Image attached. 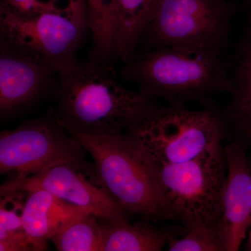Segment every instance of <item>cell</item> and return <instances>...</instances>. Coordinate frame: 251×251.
I'll return each instance as SVG.
<instances>
[{
    "label": "cell",
    "mask_w": 251,
    "mask_h": 251,
    "mask_svg": "<svg viewBox=\"0 0 251 251\" xmlns=\"http://www.w3.org/2000/svg\"><path fill=\"white\" fill-rule=\"evenodd\" d=\"M112 69L91 59L58 74L54 115L63 126L92 135L124 134L156 105L119 83Z\"/></svg>",
    "instance_id": "obj_1"
},
{
    "label": "cell",
    "mask_w": 251,
    "mask_h": 251,
    "mask_svg": "<svg viewBox=\"0 0 251 251\" xmlns=\"http://www.w3.org/2000/svg\"><path fill=\"white\" fill-rule=\"evenodd\" d=\"M226 50L159 47L135 51L124 62L122 75L134 82L145 97L170 105L197 102L214 106L213 97L230 94V68Z\"/></svg>",
    "instance_id": "obj_2"
},
{
    "label": "cell",
    "mask_w": 251,
    "mask_h": 251,
    "mask_svg": "<svg viewBox=\"0 0 251 251\" xmlns=\"http://www.w3.org/2000/svg\"><path fill=\"white\" fill-rule=\"evenodd\" d=\"M151 164H177L222 146L228 136L222 110L214 106L188 110L155 105L125 133Z\"/></svg>",
    "instance_id": "obj_3"
},
{
    "label": "cell",
    "mask_w": 251,
    "mask_h": 251,
    "mask_svg": "<svg viewBox=\"0 0 251 251\" xmlns=\"http://www.w3.org/2000/svg\"><path fill=\"white\" fill-rule=\"evenodd\" d=\"M148 163L165 219L179 221L186 229L216 226L227 176L223 146L184 163L166 166Z\"/></svg>",
    "instance_id": "obj_4"
},
{
    "label": "cell",
    "mask_w": 251,
    "mask_h": 251,
    "mask_svg": "<svg viewBox=\"0 0 251 251\" xmlns=\"http://www.w3.org/2000/svg\"><path fill=\"white\" fill-rule=\"evenodd\" d=\"M64 128L93 158L102 186L126 214L166 220L151 168L125 133L92 135Z\"/></svg>",
    "instance_id": "obj_5"
},
{
    "label": "cell",
    "mask_w": 251,
    "mask_h": 251,
    "mask_svg": "<svg viewBox=\"0 0 251 251\" xmlns=\"http://www.w3.org/2000/svg\"><path fill=\"white\" fill-rule=\"evenodd\" d=\"M234 14L229 0H158L139 44L143 43L145 50L159 47L226 50Z\"/></svg>",
    "instance_id": "obj_6"
},
{
    "label": "cell",
    "mask_w": 251,
    "mask_h": 251,
    "mask_svg": "<svg viewBox=\"0 0 251 251\" xmlns=\"http://www.w3.org/2000/svg\"><path fill=\"white\" fill-rule=\"evenodd\" d=\"M87 24L57 13L27 15L0 6V46L24 54L57 74L79 62Z\"/></svg>",
    "instance_id": "obj_7"
},
{
    "label": "cell",
    "mask_w": 251,
    "mask_h": 251,
    "mask_svg": "<svg viewBox=\"0 0 251 251\" xmlns=\"http://www.w3.org/2000/svg\"><path fill=\"white\" fill-rule=\"evenodd\" d=\"M87 152L53 114L1 132L0 172L25 179L57 163L85 159Z\"/></svg>",
    "instance_id": "obj_8"
},
{
    "label": "cell",
    "mask_w": 251,
    "mask_h": 251,
    "mask_svg": "<svg viewBox=\"0 0 251 251\" xmlns=\"http://www.w3.org/2000/svg\"><path fill=\"white\" fill-rule=\"evenodd\" d=\"M42 189L64 202L115 223L128 222L126 213L99 179L94 163L85 159L63 162L25 179L10 178L0 192Z\"/></svg>",
    "instance_id": "obj_9"
},
{
    "label": "cell",
    "mask_w": 251,
    "mask_h": 251,
    "mask_svg": "<svg viewBox=\"0 0 251 251\" xmlns=\"http://www.w3.org/2000/svg\"><path fill=\"white\" fill-rule=\"evenodd\" d=\"M245 142L234 139L224 148L227 176L222 210L216 224L226 251L240 250L251 226V168Z\"/></svg>",
    "instance_id": "obj_10"
},
{
    "label": "cell",
    "mask_w": 251,
    "mask_h": 251,
    "mask_svg": "<svg viewBox=\"0 0 251 251\" xmlns=\"http://www.w3.org/2000/svg\"><path fill=\"white\" fill-rule=\"evenodd\" d=\"M58 74L50 68L0 46V115L14 117L50 92H55Z\"/></svg>",
    "instance_id": "obj_11"
},
{
    "label": "cell",
    "mask_w": 251,
    "mask_h": 251,
    "mask_svg": "<svg viewBox=\"0 0 251 251\" xmlns=\"http://www.w3.org/2000/svg\"><path fill=\"white\" fill-rule=\"evenodd\" d=\"M23 212V228L31 251H46L48 242L72 219L90 212L64 202L42 189L27 191Z\"/></svg>",
    "instance_id": "obj_12"
},
{
    "label": "cell",
    "mask_w": 251,
    "mask_h": 251,
    "mask_svg": "<svg viewBox=\"0 0 251 251\" xmlns=\"http://www.w3.org/2000/svg\"><path fill=\"white\" fill-rule=\"evenodd\" d=\"M230 69L232 97L222 110L228 135L251 147V32L242 40Z\"/></svg>",
    "instance_id": "obj_13"
},
{
    "label": "cell",
    "mask_w": 251,
    "mask_h": 251,
    "mask_svg": "<svg viewBox=\"0 0 251 251\" xmlns=\"http://www.w3.org/2000/svg\"><path fill=\"white\" fill-rule=\"evenodd\" d=\"M102 251H160L168 245L169 234L145 223L130 225L100 218Z\"/></svg>",
    "instance_id": "obj_14"
},
{
    "label": "cell",
    "mask_w": 251,
    "mask_h": 251,
    "mask_svg": "<svg viewBox=\"0 0 251 251\" xmlns=\"http://www.w3.org/2000/svg\"><path fill=\"white\" fill-rule=\"evenodd\" d=\"M86 23L92 36V59L111 65L117 58L119 0H85Z\"/></svg>",
    "instance_id": "obj_15"
},
{
    "label": "cell",
    "mask_w": 251,
    "mask_h": 251,
    "mask_svg": "<svg viewBox=\"0 0 251 251\" xmlns=\"http://www.w3.org/2000/svg\"><path fill=\"white\" fill-rule=\"evenodd\" d=\"M158 0H119L117 58L126 62L135 52L152 18Z\"/></svg>",
    "instance_id": "obj_16"
},
{
    "label": "cell",
    "mask_w": 251,
    "mask_h": 251,
    "mask_svg": "<svg viewBox=\"0 0 251 251\" xmlns=\"http://www.w3.org/2000/svg\"><path fill=\"white\" fill-rule=\"evenodd\" d=\"M27 192L1 193L0 201V251H31L23 225V212Z\"/></svg>",
    "instance_id": "obj_17"
},
{
    "label": "cell",
    "mask_w": 251,
    "mask_h": 251,
    "mask_svg": "<svg viewBox=\"0 0 251 251\" xmlns=\"http://www.w3.org/2000/svg\"><path fill=\"white\" fill-rule=\"evenodd\" d=\"M100 218L92 212L77 216L54 234L50 242L60 251H102Z\"/></svg>",
    "instance_id": "obj_18"
},
{
    "label": "cell",
    "mask_w": 251,
    "mask_h": 251,
    "mask_svg": "<svg viewBox=\"0 0 251 251\" xmlns=\"http://www.w3.org/2000/svg\"><path fill=\"white\" fill-rule=\"evenodd\" d=\"M0 6L23 14L57 13L86 23L85 0H1Z\"/></svg>",
    "instance_id": "obj_19"
},
{
    "label": "cell",
    "mask_w": 251,
    "mask_h": 251,
    "mask_svg": "<svg viewBox=\"0 0 251 251\" xmlns=\"http://www.w3.org/2000/svg\"><path fill=\"white\" fill-rule=\"evenodd\" d=\"M181 239L169 234V251H226L216 226H199L187 229Z\"/></svg>",
    "instance_id": "obj_20"
},
{
    "label": "cell",
    "mask_w": 251,
    "mask_h": 251,
    "mask_svg": "<svg viewBox=\"0 0 251 251\" xmlns=\"http://www.w3.org/2000/svg\"><path fill=\"white\" fill-rule=\"evenodd\" d=\"M249 163H250V166L251 168V151L250 154L249 155ZM244 250L247 251H251V226L250 230L249 232V237H248V239L247 242H246L245 247H244Z\"/></svg>",
    "instance_id": "obj_21"
},
{
    "label": "cell",
    "mask_w": 251,
    "mask_h": 251,
    "mask_svg": "<svg viewBox=\"0 0 251 251\" xmlns=\"http://www.w3.org/2000/svg\"><path fill=\"white\" fill-rule=\"evenodd\" d=\"M249 13H250L251 20V0H250V4H249Z\"/></svg>",
    "instance_id": "obj_22"
},
{
    "label": "cell",
    "mask_w": 251,
    "mask_h": 251,
    "mask_svg": "<svg viewBox=\"0 0 251 251\" xmlns=\"http://www.w3.org/2000/svg\"><path fill=\"white\" fill-rule=\"evenodd\" d=\"M229 1H232V0H229Z\"/></svg>",
    "instance_id": "obj_23"
}]
</instances>
